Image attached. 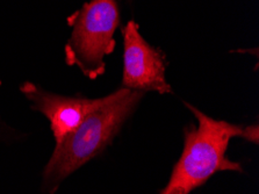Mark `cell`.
Returning <instances> with one entry per match:
<instances>
[{
  "mask_svg": "<svg viewBox=\"0 0 259 194\" xmlns=\"http://www.w3.org/2000/svg\"><path fill=\"white\" fill-rule=\"evenodd\" d=\"M20 91L30 102L31 109L42 113L50 121L55 142L61 143L63 138L83 122L84 119L108 101L109 94L103 98L65 97L43 90L34 83L26 82Z\"/></svg>",
  "mask_w": 259,
  "mask_h": 194,
  "instance_id": "obj_5",
  "label": "cell"
},
{
  "mask_svg": "<svg viewBox=\"0 0 259 194\" xmlns=\"http://www.w3.org/2000/svg\"><path fill=\"white\" fill-rule=\"evenodd\" d=\"M123 48L122 88L143 93H172L165 81V56L145 41L134 20L123 28Z\"/></svg>",
  "mask_w": 259,
  "mask_h": 194,
  "instance_id": "obj_4",
  "label": "cell"
},
{
  "mask_svg": "<svg viewBox=\"0 0 259 194\" xmlns=\"http://www.w3.org/2000/svg\"><path fill=\"white\" fill-rule=\"evenodd\" d=\"M143 94L124 88L111 93L106 104L90 113L76 129L56 144L43 173L46 191L53 193L66 177L103 151Z\"/></svg>",
  "mask_w": 259,
  "mask_h": 194,
  "instance_id": "obj_2",
  "label": "cell"
},
{
  "mask_svg": "<svg viewBox=\"0 0 259 194\" xmlns=\"http://www.w3.org/2000/svg\"><path fill=\"white\" fill-rule=\"evenodd\" d=\"M72 33L66 42L65 62L77 66L89 79L104 74L105 57L115 47L114 34L120 25L115 0H91L69 19Z\"/></svg>",
  "mask_w": 259,
  "mask_h": 194,
  "instance_id": "obj_3",
  "label": "cell"
},
{
  "mask_svg": "<svg viewBox=\"0 0 259 194\" xmlns=\"http://www.w3.org/2000/svg\"><path fill=\"white\" fill-rule=\"evenodd\" d=\"M193 113L198 126L185 130V143L166 187L160 194H190L205 184L214 173L220 171L243 172L236 162L227 158V148L231 138L244 137L258 143V127L242 128L227 121L206 115L188 102H184Z\"/></svg>",
  "mask_w": 259,
  "mask_h": 194,
  "instance_id": "obj_1",
  "label": "cell"
}]
</instances>
